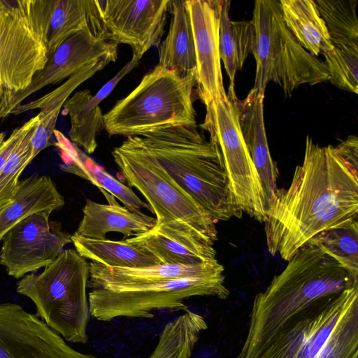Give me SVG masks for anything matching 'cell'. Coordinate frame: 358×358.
Instances as JSON below:
<instances>
[{"mask_svg":"<svg viewBox=\"0 0 358 358\" xmlns=\"http://www.w3.org/2000/svg\"><path fill=\"white\" fill-rule=\"evenodd\" d=\"M112 156L123 179L145 198L156 226L190 234L212 245L217 241L216 222L206 210L131 136L114 148Z\"/></svg>","mask_w":358,"mask_h":358,"instance_id":"277c9868","label":"cell"},{"mask_svg":"<svg viewBox=\"0 0 358 358\" xmlns=\"http://www.w3.org/2000/svg\"><path fill=\"white\" fill-rule=\"evenodd\" d=\"M71 243L81 257L109 267L139 268L163 264L147 250L126 240L88 239L73 234Z\"/></svg>","mask_w":358,"mask_h":358,"instance_id":"d4e9b609","label":"cell"},{"mask_svg":"<svg viewBox=\"0 0 358 358\" xmlns=\"http://www.w3.org/2000/svg\"><path fill=\"white\" fill-rule=\"evenodd\" d=\"M329 80L336 87L358 93V50L336 48L323 55Z\"/></svg>","mask_w":358,"mask_h":358,"instance_id":"e575fe53","label":"cell"},{"mask_svg":"<svg viewBox=\"0 0 358 358\" xmlns=\"http://www.w3.org/2000/svg\"><path fill=\"white\" fill-rule=\"evenodd\" d=\"M358 355V297L348 306L316 358H353Z\"/></svg>","mask_w":358,"mask_h":358,"instance_id":"d6a6232c","label":"cell"},{"mask_svg":"<svg viewBox=\"0 0 358 358\" xmlns=\"http://www.w3.org/2000/svg\"><path fill=\"white\" fill-rule=\"evenodd\" d=\"M308 328L301 320L279 334L260 358H297Z\"/></svg>","mask_w":358,"mask_h":358,"instance_id":"d590c367","label":"cell"},{"mask_svg":"<svg viewBox=\"0 0 358 358\" xmlns=\"http://www.w3.org/2000/svg\"><path fill=\"white\" fill-rule=\"evenodd\" d=\"M127 242L141 247L163 264L198 265L216 259L213 245L179 230L155 226Z\"/></svg>","mask_w":358,"mask_h":358,"instance_id":"ffe728a7","label":"cell"},{"mask_svg":"<svg viewBox=\"0 0 358 358\" xmlns=\"http://www.w3.org/2000/svg\"><path fill=\"white\" fill-rule=\"evenodd\" d=\"M264 94L252 89L247 96L234 102L241 129L257 171L267 201V208L278 191V171L267 142L264 119ZM267 210V209H266Z\"/></svg>","mask_w":358,"mask_h":358,"instance_id":"2e32d148","label":"cell"},{"mask_svg":"<svg viewBox=\"0 0 358 358\" xmlns=\"http://www.w3.org/2000/svg\"><path fill=\"white\" fill-rule=\"evenodd\" d=\"M83 218L74 234L85 238L104 240L108 232H119L124 238L147 232L157 224L156 217L141 211H131L117 203L101 204L87 199Z\"/></svg>","mask_w":358,"mask_h":358,"instance_id":"44dd1931","label":"cell"},{"mask_svg":"<svg viewBox=\"0 0 358 358\" xmlns=\"http://www.w3.org/2000/svg\"><path fill=\"white\" fill-rule=\"evenodd\" d=\"M38 122L23 135L0 173V214L13 202L18 188L19 178L31 162V139Z\"/></svg>","mask_w":358,"mask_h":358,"instance_id":"836d02e7","label":"cell"},{"mask_svg":"<svg viewBox=\"0 0 358 358\" xmlns=\"http://www.w3.org/2000/svg\"><path fill=\"white\" fill-rule=\"evenodd\" d=\"M358 223L322 231L308 243L322 250L336 259L358 282Z\"/></svg>","mask_w":358,"mask_h":358,"instance_id":"4dcf8cb0","label":"cell"},{"mask_svg":"<svg viewBox=\"0 0 358 358\" xmlns=\"http://www.w3.org/2000/svg\"><path fill=\"white\" fill-rule=\"evenodd\" d=\"M358 285L332 257L308 243L253 301L245 342L236 358H260L274 339Z\"/></svg>","mask_w":358,"mask_h":358,"instance_id":"7a4b0ae2","label":"cell"},{"mask_svg":"<svg viewBox=\"0 0 358 358\" xmlns=\"http://www.w3.org/2000/svg\"><path fill=\"white\" fill-rule=\"evenodd\" d=\"M217 223L241 218L220 150L196 126L162 128L131 136Z\"/></svg>","mask_w":358,"mask_h":358,"instance_id":"3957f363","label":"cell"},{"mask_svg":"<svg viewBox=\"0 0 358 358\" xmlns=\"http://www.w3.org/2000/svg\"><path fill=\"white\" fill-rule=\"evenodd\" d=\"M55 2L0 0V109L44 67Z\"/></svg>","mask_w":358,"mask_h":358,"instance_id":"52a82bcc","label":"cell"},{"mask_svg":"<svg viewBox=\"0 0 358 358\" xmlns=\"http://www.w3.org/2000/svg\"><path fill=\"white\" fill-rule=\"evenodd\" d=\"M333 47L358 50L357 0L315 1Z\"/></svg>","mask_w":358,"mask_h":358,"instance_id":"f546056e","label":"cell"},{"mask_svg":"<svg viewBox=\"0 0 358 358\" xmlns=\"http://www.w3.org/2000/svg\"><path fill=\"white\" fill-rule=\"evenodd\" d=\"M89 27L104 29L97 1L56 0L48 32V58L67 38Z\"/></svg>","mask_w":358,"mask_h":358,"instance_id":"484cf974","label":"cell"},{"mask_svg":"<svg viewBox=\"0 0 358 358\" xmlns=\"http://www.w3.org/2000/svg\"><path fill=\"white\" fill-rule=\"evenodd\" d=\"M230 1L223 0L220 21V56L234 88L236 71L241 70L255 47V29L252 20L232 21L229 17Z\"/></svg>","mask_w":358,"mask_h":358,"instance_id":"4316f807","label":"cell"},{"mask_svg":"<svg viewBox=\"0 0 358 358\" xmlns=\"http://www.w3.org/2000/svg\"><path fill=\"white\" fill-rule=\"evenodd\" d=\"M229 291L223 273L157 283L92 289L88 294L90 315L101 322L117 317L152 318L154 310H189L185 300L193 296L225 299Z\"/></svg>","mask_w":358,"mask_h":358,"instance_id":"9c48e42d","label":"cell"},{"mask_svg":"<svg viewBox=\"0 0 358 358\" xmlns=\"http://www.w3.org/2000/svg\"><path fill=\"white\" fill-rule=\"evenodd\" d=\"M171 20L159 49L158 66L185 76L196 73V60L190 17L182 0H171Z\"/></svg>","mask_w":358,"mask_h":358,"instance_id":"7402d4cb","label":"cell"},{"mask_svg":"<svg viewBox=\"0 0 358 358\" xmlns=\"http://www.w3.org/2000/svg\"><path fill=\"white\" fill-rule=\"evenodd\" d=\"M38 122L39 117L36 115L22 126L15 128L8 137L5 132H0V173L11 152L23 135Z\"/></svg>","mask_w":358,"mask_h":358,"instance_id":"8d00e7d4","label":"cell"},{"mask_svg":"<svg viewBox=\"0 0 358 358\" xmlns=\"http://www.w3.org/2000/svg\"><path fill=\"white\" fill-rule=\"evenodd\" d=\"M118 45L108 39L104 29L87 27L64 41L22 92L11 96L0 109V119L33 93L49 85L58 84L81 69L103 58L117 59Z\"/></svg>","mask_w":358,"mask_h":358,"instance_id":"4fadbf2b","label":"cell"},{"mask_svg":"<svg viewBox=\"0 0 358 358\" xmlns=\"http://www.w3.org/2000/svg\"><path fill=\"white\" fill-rule=\"evenodd\" d=\"M223 0H187L196 60V92L205 106L227 96L221 69L219 38Z\"/></svg>","mask_w":358,"mask_h":358,"instance_id":"9a60e30c","label":"cell"},{"mask_svg":"<svg viewBox=\"0 0 358 358\" xmlns=\"http://www.w3.org/2000/svg\"><path fill=\"white\" fill-rule=\"evenodd\" d=\"M52 212L33 213L3 236L0 264L10 276L19 279L45 268L71 243V235L62 230L61 223L50 220Z\"/></svg>","mask_w":358,"mask_h":358,"instance_id":"8fae6325","label":"cell"},{"mask_svg":"<svg viewBox=\"0 0 358 358\" xmlns=\"http://www.w3.org/2000/svg\"><path fill=\"white\" fill-rule=\"evenodd\" d=\"M115 61L111 58H103L87 64L69 78L63 84L49 93L34 101L21 103L15 108L10 115L39 109L38 124L31 139L32 161L43 150L55 145L52 140L56 122L66 101L74 90L83 83L92 78L108 64Z\"/></svg>","mask_w":358,"mask_h":358,"instance_id":"d6986e66","label":"cell"},{"mask_svg":"<svg viewBox=\"0 0 358 358\" xmlns=\"http://www.w3.org/2000/svg\"><path fill=\"white\" fill-rule=\"evenodd\" d=\"M207 328L202 315L189 310L184 312L165 325L149 358H191Z\"/></svg>","mask_w":358,"mask_h":358,"instance_id":"83f0119b","label":"cell"},{"mask_svg":"<svg viewBox=\"0 0 358 358\" xmlns=\"http://www.w3.org/2000/svg\"><path fill=\"white\" fill-rule=\"evenodd\" d=\"M334 149L346 163L358 171V138L356 136H349Z\"/></svg>","mask_w":358,"mask_h":358,"instance_id":"74e56055","label":"cell"},{"mask_svg":"<svg viewBox=\"0 0 358 358\" xmlns=\"http://www.w3.org/2000/svg\"><path fill=\"white\" fill-rule=\"evenodd\" d=\"M279 3L286 27L306 50L317 57L333 49L314 0H280Z\"/></svg>","mask_w":358,"mask_h":358,"instance_id":"cb8c5ba5","label":"cell"},{"mask_svg":"<svg viewBox=\"0 0 358 358\" xmlns=\"http://www.w3.org/2000/svg\"><path fill=\"white\" fill-rule=\"evenodd\" d=\"M79 157L85 166L78 169L76 176L81 177L96 186L107 199L108 204L117 203L119 199L124 207L131 211H141L145 208L152 212L149 204L142 201L129 187L119 181L106 171L90 161V166L85 161V155L78 152Z\"/></svg>","mask_w":358,"mask_h":358,"instance_id":"1f68e13d","label":"cell"},{"mask_svg":"<svg viewBox=\"0 0 358 358\" xmlns=\"http://www.w3.org/2000/svg\"><path fill=\"white\" fill-rule=\"evenodd\" d=\"M90 265L76 250L62 252L39 274H27L17 292L32 301L36 315L66 341L86 343L90 312Z\"/></svg>","mask_w":358,"mask_h":358,"instance_id":"8992f818","label":"cell"},{"mask_svg":"<svg viewBox=\"0 0 358 358\" xmlns=\"http://www.w3.org/2000/svg\"><path fill=\"white\" fill-rule=\"evenodd\" d=\"M89 265L87 287L92 289L147 285L210 275L224 271V266L217 259L198 265L166 264L139 268L109 267L93 262Z\"/></svg>","mask_w":358,"mask_h":358,"instance_id":"ac0fdd59","label":"cell"},{"mask_svg":"<svg viewBox=\"0 0 358 358\" xmlns=\"http://www.w3.org/2000/svg\"><path fill=\"white\" fill-rule=\"evenodd\" d=\"M358 297V285L346 289L331 300L311 319L297 358H316L338 319Z\"/></svg>","mask_w":358,"mask_h":358,"instance_id":"f1b7e54d","label":"cell"},{"mask_svg":"<svg viewBox=\"0 0 358 358\" xmlns=\"http://www.w3.org/2000/svg\"><path fill=\"white\" fill-rule=\"evenodd\" d=\"M357 215V171L334 147L320 146L307 135L302 164L267 208L268 250L288 262L317 234L356 221Z\"/></svg>","mask_w":358,"mask_h":358,"instance_id":"6da1fadb","label":"cell"},{"mask_svg":"<svg viewBox=\"0 0 358 358\" xmlns=\"http://www.w3.org/2000/svg\"><path fill=\"white\" fill-rule=\"evenodd\" d=\"M131 59L92 95L90 90H79L73 93L63 106L64 114L70 119L69 136L76 145L81 146L87 153L92 154L97 148L96 137L104 129L103 114L99 103L113 90L117 84L138 63Z\"/></svg>","mask_w":358,"mask_h":358,"instance_id":"e0dca14e","label":"cell"},{"mask_svg":"<svg viewBox=\"0 0 358 358\" xmlns=\"http://www.w3.org/2000/svg\"><path fill=\"white\" fill-rule=\"evenodd\" d=\"M196 73L185 76L157 65L103 114L110 135L127 137L177 126H196L192 93Z\"/></svg>","mask_w":358,"mask_h":358,"instance_id":"5b68a950","label":"cell"},{"mask_svg":"<svg viewBox=\"0 0 358 358\" xmlns=\"http://www.w3.org/2000/svg\"><path fill=\"white\" fill-rule=\"evenodd\" d=\"M97 4L108 40L129 45L138 59L159 44L170 0H106Z\"/></svg>","mask_w":358,"mask_h":358,"instance_id":"7c38bea8","label":"cell"},{"mask_svg":"<svg viewBox=\"0 0 358 358\" xmlns=\"http://www.w3.org/2000/svg\"><path fill=\"white\" fill-rule=\"evenodd\" d=\"M227 96L206 106V116L200 127L218 146L224 162L231 192L238 209L264 222L266 197L252 161L239 124L234 98L235 88Z\"/></svg>","mask_w":358,"mask_h":358,"instance_id":"30bf717a","label":"cell"},{"mask_svg":"<svg viewBox=\"0 0 358 358\" xmlns=\"http://www.w3.org/2000/svg\"><path fill=\"white\" fill-rule=\"evenodd\" d=\"M252 20L256 62L253 89L264 94L268 83L273 82L287 96L301 85L329 80L324 63L306 50L286 27L279 1H256Z\"/></svg>","mask_w":358,"mask_h":358,"instance_id":"ba28073f","label":"cell"},{"mask_svg":"<svg viewBox=\"0 0 358 358\" xmlns=\"http://www.w3.org/2000/svg\"><path fill=\"white\" fill-rule=\"evenodd\" d=\"M65 203L64 197L48 176H31L20 180L13 202L0 214V241L14 225L30 215L54 211Z\"/></svg>","mask_w":358,"mask_h":358,"instance_id":"603a6c76","label":"cell"},{"mask_svg":"<svg viewBox=\"0 0 358 358\" xmlns=\"http://www.w3.org/2000/svg\"><path fill=\"white\" fill-rule=\"evenodd\" d=\"M0 358H96L76 350L20 305L0 303Z\"/></svg>","mask_w":358,"mask_h":358,"instance_id":"5bb4252c","label":"cell"}]
</instances>
